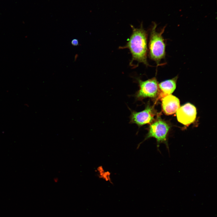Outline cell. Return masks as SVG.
Segmentation results:
<instances>
[{
  "mask_svg": "<svg viewBox=\"0 0 217 217\" xmlns=\"http://www.w3.org/2000/svg\"><path fill=\"white\" fill-rule=\"evenodd\" d=\"M132 32L126 45L120 49H128L132 55L131 63L134 61L149 66L147 60V34L142 24L139 28L131 26Z\"/></svg>",
  "mask_w": 217,
  "mask_h": 217,
  "instance_id": "cell-1",
  "label": "cell"
},
{
  "mask_svg": "<svg viewBox=\"0 0 217 217\" xmlns=\"http://www.w3.org/2000/svg\"><path fill=\"white\" fill-rule=\"evenodd\" d=\"M155 23L151 29L149 43V54L150 58L158 64L165 56V43L162 35L164 27L160 32L156 31Z\"/></svg>",
  "mask_w": 217,
  "mask_h": 217,
  "instance_id": "cell-2",
  "label": "cell"
},
{
  "mask_svg": "<svg viewBox=\"0 0 217 217\" xmlns=\"http://www.w3.org/2000/svg\"><path fill=\"white\" fill-rule=\"evenodd\" d=\"M169 128L168 124L164 121L160 119L155 121L150 124L148 132L144 141L149 138H154L157 141V147L158 148L159 144L163 143L166 145L167 148L168 149L167 138Z\"/></svg>",
  "mask_w": 217,
  "mask_h": 217,
  "instance_id": "cell-3",
  "label": "cell"
},
{
  "mask_svg": "<svg viewBox=\"0 0 217 217\" xmlns=\"http://www.w3.org/2000/svg\"><path fill=\"white\" fill-rule=\"evenodd\" d=\"M139 89L135 94L136 99L142 100L146 98H154L158 96L159 92V84L156 77H154L146 80L137 79Z\"/></svg>",
  "mask_w": 217,
  "mask_h": 217,
  "instance_id": "cell-4",
  "label": "cell"
},
{
  "mask_svg": "<svg viewBox=\"0 0 217 217\" xmlns=\"http://www.w3.org/2000/svg\"><path fill=\"white\" fill-rule=\"evenodd\" d=\"M155 115V112L153 107L148 104L142 111H131L130 123L135 124L139 127L145 124H150L154 120Z\"/></svg>",
  "mask_w": 217,
  "mask_h": 217,
  "instance_id": "cell-5",
  "label": "cell"
},
{
  "mask_svg": "<svg viewBox=\"0 0 217 217\" xmlns=\"http://www.w3.org/2000/svg\"><path fill=\"white\" fill-rule=\"evenodd\" d=\"M196 115V107L190 103H187L180 107L176 112L178 121L187 126L195 121Z\"/></svg>",
  "mask_w": 217,
  "mask_h": 217,
  "instance_id": "cell-6",
  "label": "cell"
},
{
  "mask_svg": "<svg viewBox=\"0 0 217 217\" xmlns=\"http://www.w3.org/2000/svg\"><path fill=\"white\" fill-rule=\"evenodd\" d=\"M162 106L165 114L172 115L176 112L180 107V101L177 97L169 95L162 99Z\"/></svg>",
  "mask_w": 217,
  "mask_h": 217,
  "instance_id": "cell-7",
  "label": "cell"
},
{
  "mask_svg": "<svg viewBox=\"0 0 217 217\" xmlns=\"http://www.w3.org/2000/svg\"><path fill=\"white\" fill-rule=\"evenodd\" d=\"M178 76L170 79L165 80L159 84V92L158 98L162 99L164 97L171 95L176 87Z\"/></svg>",
  "mask_w": 217,
  "mask_h": 217,
  "instance_id": "cell-8",
  "label": "cell"
},
{
  "mask_svg": "<svg viewBox=\"0 0 217 217\" xmlns=\"http://www.w3.org/2000/svg\"><path fill=\"white\" fill-rule=\"evenodd\" d=\"M71 43L73 46H77L79 44L78 41L77 39H74L71 41Z\"/></svg>",
  "mask_w": 217,
  "mask_h": 217,
  "instance_id": "cell-9",
  "label": "cell"
}]
</instances>
